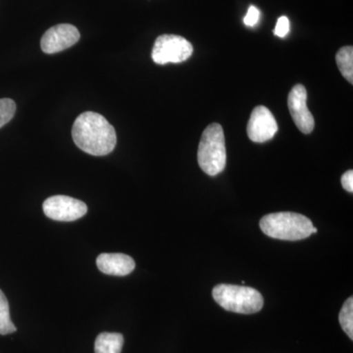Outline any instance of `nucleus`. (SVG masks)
<instances>
[{
	"label": "nucleus",
	"mask_w": 353,
	"mask_h": 353,
	"mask_svg": "<svg viewBox=\"0 0 353 353\" xmlns=\"http://www.w3.org/2000/svg\"><path fill=\"white\" fill-rule=\"evenodd\" d=\"M76 145L94 157L112 152L117 143L115 129L101 114L85 112L77 118L72 129Z\"/></svg>",
	"instance_id": "1"
},
{
	"label": "nucleus",
	"mask_w": 353,
	"mask_h": 353,
	"mask_svg": "<svg viewBox=\"0 0 353 353\" xmlns=\"http://www.w3.org/2000/svg\"><path fill=\"white\" fill-rule=\"evenodd\" d=\"M313 227L310 219L294 212L271 213L260 220L261 231L277 240H304L313 234Z\"/></svg>",
	"instance_id": "2"
},
{
	"label": "nucleus",
	"mask_w": 353,
	"mask_h": 353,
	"mask_svg": "<svg viewBox=\"0 0 353 353\" xmlns=\"http://www.w3.org/2000/svg\"><path fill=\"white\" fill-rule=\"evenodd\" d=\"M226 145L223 128L217 123L209 125L203 134L197 152L199 167L209 176H216L226 166Z\"/></svg>",
	"instance_id": "3"
},
{
	"label": "nucleus",
	"mask_w": 353,
	"mask_h": 353,
	"mask_svg": "<svg viewBox=\"0 0 353 353\" xmlns=\"http://www.w3.org/2000/svg\"><path fill=\"white\" fill-rule=\"evenodd\" d=\"M212 296L221 307L240 314L259 312L264 304L259 290L243 285H218L213 289Z\"/></svg>",
	"instance_id": "4"
},
{
	"label": "nucleus",
	"mask_w": 353,
	"mask_h": 353,
	"mask_svg": "<svg viewBox=\"0 0 353 353\" xmlns=\"http://www.w3.org/2000/svg\"><path fill=\"white\" fill-rule=\"evenodd\" d=\"M192 44L176 34L158 37L152 48V60L157 64L181 63L192 57Z\"/></svg>",
	"instance_id": "5"
},
{
	"label": "nucleus",
	"mask_w": 353,
	"mask_h": 353,
	"mask_svg": "<svg viewBox=\"0 0 353 353\" xmlns=\"http://www.w3.org/2000/svg\"><path fill=\"white\" fill-rule=\"evenodd\" d=\"M43 212L50 219L72 222L87 214L85 202L67 196H54L43 202Z\"/></svg>",
	"instance_id": "6"
},
{
	"label": "nucleus",
	"mask_w": 353,
	"mask_h": 353,
	"mask_svg": "<svg viewBox=\"0 0 353 353\" xmlns=\"http://www.w3.org/2000/svg\"><path fill=\"white\" fill-rule=\"evenodd\" d=\"M288 105L294 124L299 131L307 134L312 132L315 127L314 117L307 108V92L304 85H294L288 97Z\"/></svg>",
	"instance_id": "7"
},
{
	"label": "nucleus",
	"mask_w": 353,
	"mask_h": 353,
	"mask_svg": "<svg viewBox=\"0 0 353 353\" xmlns=\"http://www.w3.org/2000/svg\"><path fill=\"white\" fill-rule=\"evenodd\" d=\"M246 131L248 138L254 143H265L273 139L278 132L277 121L268 108L257 106L253 109Z\"/></svg>",
	"instance_id": "8"
},
{
	"label": "nucleus",
	"mask_w": 353,
	"mask_h": 353,
	"mask_svg": "<svg viewBox=\"0 0 353 353\" xmlns=\"http://www.w3.org/2000/svg\"><path fill=\"white\" fill-rule=\"evenodd\" d=\"M80 39V32L75 26L60 24L50 28L46 32L41 41L44 53L53 54L71 48Z\"/></svg>",
	"instance_id": "9"
},
{
	"label": "nucleus",
	"mask_w": 353,
	"mask_h": 353,
	"mask_svg": "<svg viewBox=\"0 0 353 353\" xmlns=\"http://www.w3.org/2000/svg\"><path fill=\"white\" fill-rule=\"evenodd\" d=\"M99 270L106 275L127 276L134 271V259L124 253H102L97 259Z\"/></svg>",
	"instance_id": "10"
},
{
	"label": "nucleus",
	"mask_w": 353,
	"mask_h": 353,
	"mask_svg": "<svg viewBox=\"0 0 353 353\" xmlns=\"http://www.w3.org/2000/svg\"><path fill=\"white\" fill-rule=\"evenodd\" d=\"M124 336L119 333H101L94 343L95 353H121Z\"/></svg>",
	"instance_id": "11"
},
{
	"label": "nucleus",
	"mask_w": 353,
	"mask_h": 353,
	"mask_svg": "<svg viewBox=\"0 0 353 353\" xmlns=\"http://www.w3.org/2000/svg\"><path fill=\"white\" fill-rule=\"evenodd\" d=\"M336 64L341 75L350 83H353V48L352 46H343L336 55Z\"/></svg>",
	"instance_id": "12"
},
{
	"label": "nucleus",
	"mask_w": 353,
	"mask_h": 353,
	"mask_svg": "<svg viewBox=\"0 0 353 353\" xmlns=\"http://www.w3.org/2000/svg\"><path fill=\"white\" fill-rule=\"evenodd\" d=\"M17 331L15 325L10 319V311H9V303L6 294L0 290V334H12Z\"/></svg>",
	"instance_id": "13"
},
{
	"label": "nucleus",
	"mask_w": 353,
	"mask_h": 353,
	"mask_svg": "<svg viewBox=\"0 0 353 353\" xmlns=\"http://www.w3.org/2000/svg\"><path fill=\"white\" fill-rule=\"evenodd\" d=\"M339 320L341 328L345 332V334L350 336V340H353V299L350 297L345 301L341 308Z\"/></svg>",
	"instance_id": "14"
},
{
	"label": "nucleus",
	"mask_w": 353,
	"mask_h": 353,
	"mask_svg": "<svg viewBox=\"0 0 353 353\" xmlns=\"http://www.w3.org/2000/svg\"><path fill=\"white\" fill-rule=\"evenodd\" d=\"M16 103L12 99H0V128L10 122L15 115Z\"/></svg>",
	"instance_id": "15"
},
{
	"label": "nucleus",
	"mask_w": 353,
	"mask_h": 353,
	"mask_svg": "<svg viewBox=\"0 0 353 353\" xmlns=\"http://www.w3.org/2000/svg\"><path fill=\"white\" fill-rule=\"evenodd\" d=\"M290 32V21L285 16L279 18L274 34L279 38H285Z\"/></svg>",
	"instance_id": "16"
},
{
	"label": "nucleus",
	"mask_w": 353,
	"mask_h": 353,
	"mask_svg": "<svg viewBox=\"0 0 353 353\" xmlns=\"http://www.w3.org/2000/svg\"><path fill=\"white\" fill-rule=\"evenodd\" d=\"M260 18V11L257 7L250 6L248 8V13H246L245 17L243 18V23L248 27H254L255 25L259 23Z\"/></svg>",
	"instance_id": "17"
},
{
	"label": "nucleus",
	"mask_w": 353,
	"mask_h": 353,
	"mask_svg": "<svg viewBox=\"0 0 353 353\" xmlns=\"http://www.w3.org/2000/svg\"><path fill=\"white\" fill-rule=\"evenodd\" d=\"M341 185L348 192H353V171L345 172L341 176Z\"/></svg>",
	"instance_id": "18"
},
{
	"label": "nucleus",
	"mask_w": 353,
	"mask_h": 353,
	"mask_svg": "<svg viewBox=\"0 0 353 353\" xmlns=\"http://www.w3.org/2000/svg\"><path fill=\"white\" fill-rule=\"evenodd\" d=\"M318 230L315 227H313V234L317 233Z\"/></svg>",
	"instance_id": "19"
}]
</instances>
